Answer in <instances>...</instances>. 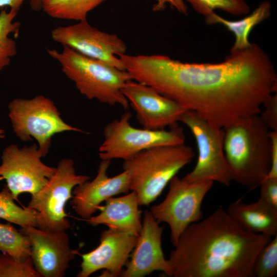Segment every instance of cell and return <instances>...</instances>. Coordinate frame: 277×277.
<instances>
[{
	"label": "cell",
	"instance_id": "1",
	"mask_svg": "<svg viewBox=\"0 0 277 277\" xmlns=\"http://www.w3.org/2000/svg\"><path fill=\"white\" fill-rule=\"evenodd\" d=\"M131 78L151 87L223 128L259 114L264 101L276 92L277 76L267 54L255 43L220 63H188L163 55L121 57Z\"/></svg>",
	"mask_w": 277,
	"mask_h": 277
},
{
	"label": "cell",
	"instance_id": "2",
	"mask_svg": "<svg viewBox=\"0 0 277 277\" xmlns=\"http://www.w3.org/2000/svg\"><path fill=\"white\" fill-rule=\"evenodd\" d=\"M272 237L243 229L222 208L189 225L168 259L174 277H253L255 258Z\"/></svg>",
	"mask_w": 277,
	"mask_h": 277
},
{
	"label": "cell",
	"instance_id": "3",
	"mask_svg": "<svg viewBox=\"0 0 277 277\" xmlns=\"http://www.w3.org/2000/svg\"><path fill=\"white\" fill-rule=\"evenodd\" d=\"M224 150L233 181L249 190L259 186L271 166L269 129L259 114L223 128Z\"/></svg>",
	"mask_w": 277,
	"mask_h": 277
},
{
	"label": "cell",
	"instance_id": "4",
	"mask_svg": "<svg viewBox=\"0 0 277 277\" xmlns=\"http://www.w3.org/2000/svg\"><path fill=\"white\" fill-rule=\"evenodd\" d=\"M47 52L60 65L62 72L80 93L88 99L128 108L129 104L122 88L132 79L126 70L83 55L65 46L61 50L47 49Z\"/></svg>",
	"mask_w": 277,
	"mask_h": 277
},
{
	"label": "cell",
	"instance_id": "5",
	"mask_svg": "<svg viewBox=\"0 0 277 277\" xmlns=\"http://www.w3.org/2000/svg\"><path fill=\"white\" fill-rule=\"evenodd\" d=\"M194 156L192 148L183 144L151 148L124 161L130 190L136 193L140 206H148L155 200Z\"/></svg>",
	"mask_w": 277,
	"mask_h": 277
},
{
	"label": "cell",
	"instance_id": "6",
	"mask_svg": "<svg viewBox=\"0 0 277 277\" xmlns=\"http://www.w3.org/2000/svg\"><path fill=\"white\" fill-rule=\"evenodd\" d=\"M14 132L21 141L36 140L44 157L49 151L52 137L60 133H84L66 123L53 102L43 95L31 98H15L8 106Z\"/></svg>",
	"mask_w": 277,
	"mask_h": 277
},
{
	"label": "cell",
	"instance_id": "7",
	"mask_svg": "<svg viewBox=\"0 0 277 277\" xmlns=\"http://www.w3.org/2000/svg\"><path fill=\"white\" fill-rule=\"evenodd\" d=\"M129 111L119 119L107 124L104 129V139L98 149L102 160L122 159L133 157L143 150L161 146L184 144L185 136L183 129L177 123L170 129L152 130L132 126Z\"/></svg>",
	"mask_w": 277,
	"mask_h": 277
},
{
	"label": "cell",
	"instance_id": "8",
	"mask_svg": "<svg viewBox=\"0 0 277 277\" xmlns=\"http://www.w3.org/2000/svg\"><path fill=\"white\" fill-rule=\"evenodd\" d=\"M89 180L88 175L76 173L72 159L61 160L47 183L31 195L27 207L37 212V227L51 231L68 229L71 224L65 212L66 203L74 187Z\"/></svg>",
	"mask_w": 277,
	"mask_h": 277
},
{
	"label": "cell",
	"instance_id": "9",
	"mask_svg": "<svg viewBox=\"0 0 277 277\" xmlns=\"http://www.w3.org/2000/svg\"><path fill=\"white\" fill-rule=\"evenodd\" d=\"M179 121L190 130L198 150L195 167L182 179L190 183L210 181L229 186L233 178L224 153L223 128L211 125L192 111H185Z\"/></svg>",
	"mask_w": 277,
	"mask_h": 277
},
{
	"label": "cell",
	"instance_id": "10",
	"mask_svg": "<svg viewBox=\"0 0 277 277\" xmlns=\"http://www.w3.org/2000/svg\"><path fill=\"white\" fill-rule=\"evenodd\" d=\"M213 184L210 181L190 183L175 175L169 183L164 200L151 207L150 212L155 219L169 225L174 246L189 225L203 219L202 204Z\"/></svg>",
	"mask_w": 277,
	"mask_h": 277
},
{
	"label": "cell",
	"instance_id": "11",
	"mask_svg": "<svg viewBox=\"0 0 277 277\" xmlns=\"http://www.w3.org/2000/svg\"><path fill=\"white\" fill-rule=\"evenodd\" d=\"M43 157L36 144L23 147L11 144L4 149L0 177L5 180L14 200L23 193H35L54 174L56 167L44 164Z\"/></svg>",
	"mask_w": 277,
	"mask_h": 277
},
{
	"label": "cell",
	"instance_id": "12",
	"mask_svg": "<svg viewBox=\"0 0 277 277\" xmlns=\"http://www.w3.org/2000/svg\"><path fill=\"white\" fill-rule=\"evenodd\" d=\"M53 41L68 47L88 57L125 70L118 56L125 54L127 47L117 35L101 31L87 20L53 29Z\"/></svg>",
	"mask_w": 277,
	"mask_h": 277
},
{
	"label": "cell",
	"instance_id": "13",
	"mask_svg": "<svg viewBox=\"0 0 277 277\" xmlns=\"http://www.w3.org/2000/svg\"><path fill=\"white\" fill-rule=\"evenodd\" d=\"M29 239L30 258L41 277H62L78 250L72 249L66 231H51L26 226L19 230Z\"/></svg>",
	"mask_w": 277,
	"mask_h": 277
},
{
	"label": "cell",
	"instance_id": "14",
	"mask_svg": "<svg viewBox=\"0 0 277 277\" xmlns=\"http://www.w3.org/2000/svg\"><path fill=\"white\" fill-rule=\"evenodd\" d=\"M122 93L135 111L139 123L145 129H165L177 123L186 111L174 101L133 80L125 83Z\"/></svg>",
	"mask_w": 277,
	"mask_h": 277
},
{
	"label": "cell",
	"instance_id": "15",
	"mask_svg": "<svg viewBox=\"0 0 277 277\" xmlns=\"http://www.w3.org/2000/svg\"><path fill=\"white\" fill-rule=\"evenodd\" d=\"M138 236L108 228L102 231L100 244L91 251L81 254L82 261L78 277H88L95 272L105 269L102 275H121L133 251Z\"/></svg>",
	"mask_w": 277,
	"mask_h": 277
},
{
	"label": "cell",
	"instance_id": "16",
	"mask_svg": "<svg viewBox=\"0 0 277 277\" xmlns=\"http://www.w3.org/2000/svg\"><path fill=\"white\" fill-rule=\"evenodd\" d=\"M164 227L155 219L150 211L145 210L141 231L136 245L120 276L143 277L155 271L172 276L171 267L162 247Z\"/></svg>",
	"mask_w": 277,
	"mask_h": 277
},
{
	"label": "cell",
	"instance_id": "17",
	"mask_svg": "<svg viewBox=\"0 0 277 277\" xmlns=\"http://www.w3.org/2000/svg\"><path fill=\"white\" fill-rule=\"evenodd\" d=\"M110 163V160H102L94 179L73 189L71 204L75 212L85 220L91 217L104 201L130 191L129 177L126 171L108 176L107 171Z\"/></svg>",
	"mask_w": 277,
	"mask_h": 277
},
{
	"label": "cell",
	"instance_id": "18",
	"mask_svg": "<svg viewBox=\"0 0 277 277\" xmlns=\"http://www.w3.org/2000/svg\"><path fill=\"white\" fill-rule=\"evenodd\" d=\"M136 193L131 191L122 196L111 197L100 206V213L86 219L88 224H100L138 236L142 226L141 211Z\"/></svg>",
	"mask_w": 277,
	"mask_h": 277
},
{
	"label": "cell",
	"instance_id": "19",
	"mask_svg": "<svg viewBox=\"0 0 277 277\" xmlns=\"http://www.w3.org/2000/svg\"><path fill=\"white\" fill-rule=\"evenodd\" d=\"M242 198L231 203L227 212L247 232L267 235H277V208L260 198L255 202L246 203Z\"/></svg>",
	"mask_w": 277,
	"mask_h": 277
},
{
	"label": "cell",
	"instance_id": "20",
	"mask_svg": "<svg viewBox=\"0 0 277 277\" xmlns=\"http://www.w3.org/2000/svg\"><path fill=\"white\" fill-rule=\"evenodd\" d=\"M271 5L269 2H262L249 15L238 21H229L217 15L214 12L206 16L208 24H220L223 25L235 36L234 44L230 51L245 49L250 46L249 35L253 28L270 15Z\"/></svg>",
	"mask_w": 277,
	"mask_h": 277
},
{
	"label": "cell",
	"instance_id": "21",
	"mask_svg": "<svg viewBox=\"0 0 277 277\" xmlns=\"http://www.w3.org/2000/svg\"><path fill=\"white\" fill-rule=\"evenodd\" d=\"M106 0H43L42 10L51 17L77 22L87 20L88 13Z\"/></svg>",
	"mask_w": 277,
	"mask_h": 277
},
{
	"label": "cell",
	"instance_id": "22",
	"mask_svg": "<svg viewBox=\"0 0 277 277\" xmlns=\"http://www.w3.org/2000/svg\"><path fill=\"white\" fill-rule=\"evenodd\" d=\"M17 14L12 10L0 11V71L10 64L17 53L16 42L10 36L14 34L16 37L19 34L21 23L14 21Z\"/></svg>",
	"mask_w": 277,
	"mask_h": 277
},
{
	"label": "cell",
	"instance_id": "23",
	"mask_svg": "<svg viewBox=\"0 0 277 277\" xmlns=\"http://www.w3.org/2000/svg\"><path fill=\"white\" fill-rule=\"evenodd\" d=\"M7 185L0 191V219L21 227H37V212L28 208H23L15 204Z\"/></svg>",
	"mask_w": 277,
	"mask_h": 277
},
{
	"label": "cell",
	"instance_id": "24",
	"mask_svg": "<svg viewBox=\"0 0 277 277\" xmlns=\"http://www.w3.org/2000/svg\"><path fill=\"white\" fill-rule=\"evenodd\" d=\"M0 251L25 261L31 255L29 240L10 224L0 223Z\"/></svg>",
	"mask_w": 277,
	"mask_h": 277
},
{
	"label": "cell",
	"instance_id": "25",
	"mask_svg": "<svg viewBox=\"0 0 277 277\" xmlns=\"http://www.w3.org/2000/svg\"><path fill=\"white\" fill-rule=\"evenodd\" d=\"M253 277H273L277 274V235L273 236L257 254Z\"/></svg>",
	"mask_w": 277,
	"mask_h": 277
},
{
	"label": "cell",
	"instance_id": "26",
	"mask_svg": "<svg viewBox=\"0 0 277 277\" xmlns=\"http://www.w3.org/2000/svg\"><path fill=\"white\" fill-rule=\"evenodd\" d=\"M198 13L207 16L216 9L232 15L247 14L249 7L244 0H187Z\"/></svg>",
	"mask_w": 277,
	"mask_h": 277
},
{
	"label": "cell",
	"instance_id": "27",
	"mask_svg": "<svg viewBox=\"0 0 277 277\" xmlns=\"http://www.w3.org/2000/svg\"><path fill=\"white\" fill-rule=\"evenodd\" d=\"M0 277H41L35 269L31 258L25 261L0 252Z\"/></svg>",
	"mask_w": 277,
	"mask_h": 277
},
{
	"label": "cell",
	"instance_id": "28",
	"mask_svg": "<svg viewBox=\"0 0 277 277\" xmlns=\"http://www.w3.org/2000/svg\"><path fill=\"white\" fill-rule=\"evenodd\" d=\"M259 115L263 122L271 131H277V94L270 95L264 101Z\"/></svg>",
	"mask_w": 277,
	"mask_h": 277
},
{
	"label": "cell",
	"instance_id": "29",
	"mask_svg": "<svg viewBox=\"0 0 277 277\" xmlns=\"http://www.w3.org/2000/svg\"><path fill=\"white\" fill-rule=\"evenodd\" d=\"M260 199L277 208V177L266 176L260 183Z\"/></svg>",
	"mask_w": 277,
	"mask_h": 277
},
{
	"label": "cell",
	"instance_id": "30",
	"mask_svg": "<svg viewBox=\"0 0 277 277\" xmlns=\"http://www.w3.org/2000/svg\"><path fill=\"white\" fill-rule=\"evenodd\" d=\"M154 1L155 3L153 5L152 10L160 11L164 10L167 4L175 8L180 13L184 15L187 14V7L184 0H148Z\"/></svg>",
	"mask_w": 277,
	"mask_h": 277
},
{
	"label": "cell",
	"instance_id": "31",
	"mask_svg": "<svg viewBox=\"0 0 277 277\" xmlns=\"http://www.w3.org/2000/svg\"><path fill=\"white\" fill-rule=\"evenodd\" d=\"M271 166L267 177H277V131H270Z\"/></svg>",
	"mask_w": 277,
	"mask_h": 277
},
{
	"label": "cell",
	"instance_id": "32",
	"mask_svg": "<svg viewBox=\"0 0 277 277\" xmlns=\"http://www.w3.org/2000/svg\"><path fill=\"white\" fill-rule=\"evenodd\" d=\"M25 0H0V8L9 7L10 10H12L18 13L22 5Z\"/></svg>",
	"mask_w": 277,
	"mask_h": 277
},
{
	"label": "cell",
	"instance_id": "33",
	"mask_svg": "<svg viewBox=\"0 0 277 277\" xmlns=\"http://www.w3.org/2000/svg\"><path fill=\"white\" fill-rule=\"evenodd\" d=\"M43 0H30V6L32 10L39 11L42 10V6Z\"/></svg>",
	"mask_w": 277,
	"mask_h": 277
},
{
	"label": "cell",
	"instance_id": "34",
	"mask_svg": "<svg viewBox=\"0 0 277 277\" xmlns=\"http://www.w3.org/2000/svg\"><path fill=\"white\" fill-rule=\"evenodd\" d=\"M5 131L0 129V138H3L5 137Z\"/></svg>",
	"mask_w": 277,
	"mask_h": 277
}]
</instances>
